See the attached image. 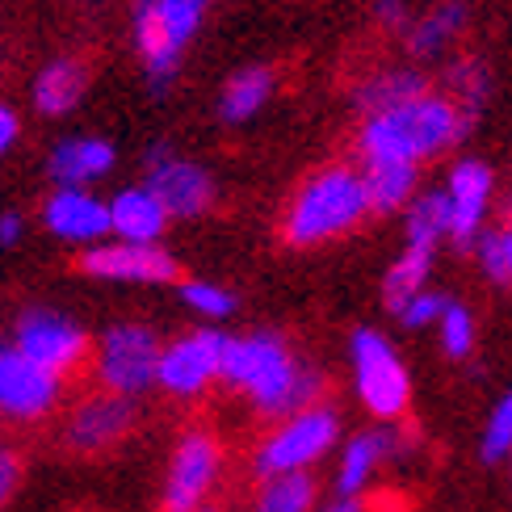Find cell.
Segmentation results:
<instances>
[{
	"mask_svg": "<svg viewBox=\"0 0 512 512\" xmlns=\"http://www.w3.org/2000/svg\"><path fill=\"white\" fill-rule=\"evenodd\" d=\"M219 378L227 387L244 391L265 416H294L303 408H315V399L324 395V378L298 366L286 340L273 332L227 336L219 357Z\"/></svg>",
	"mask_w": 512,
	"mask_h": 512,
	"instance_id": "1",
	"label": "cell"
},
{
	"mask_svg": "<svg viewBox=\"0 0 512 512\" xmlns=\"http://www.w3.org/2000/svg\"><path fill=\"white\" fill-rule=\"evenodd\" d=\"M471 126L462 122L454 97L424 93L399 110L370 114L357 135V152L366 164H420L445 147H454Z\"/></svg>",
	"mask_w": 512,
	"mask_h": 512,
	"instance_id": "2",
	"label": "cell"
},
{
	"mask_svg": "<svg viewBox=\"0 0 512 512\" xmlns=\"http://www.w3.org/2000/svg\"><path fill=\"white\" fill-rule=\"evenodd\" d=\"M366 215H370V202H366L361 173H353L345 164H332L298 189V198L290 202L282 236L294 248H311V244L345 236V231H353Z\"/></svg>",
	"mask_w": 512,
	"mask_h": 512,
	"instance_id": "3",
	"label": "cell"
},
{
	"mask_svg": "<svg viewBox=\"0 0 512 512\" xmlns=\"http://www.w3.org/2000/svg\"><path fill=\"white\" fill-rule=\"evenodd\" d=\"M336 412L332 408H303L294 412L286 424H277V429L265 437V445L256 450V475L261 479H277V475H294V471H307L311 462L324 458L332 445H336Z\"/></svg>",
	"mask_w": 512,
	"mask_h": 512,
	"instance_id": "4",
	"label": "cell"
},
{
	"mask_svg": "<svg viewBox=\"0 0 512 512\" xmlns=\"http://www.w3.org/2000/svg\"><path fill=\"white\" fill-rule=\"evenodd\" d=\"M156 366H160V340L143 324H118L101 336L97 345V382L101 391L135 399L147 387H156Z\"/></svg>",
	"mask_w": 512,
	"mask_h": 512,
	"instance_id": "5",
	"label": "cell"
},
{
	"mask_svg": "<svg viewBox=\"0 0 512 512\" xmlns=\"http://www.w3.org/2000/svg\"><path fill=\"white\" fill-rule=\"evenodd\" d=\"M353 374H357V395L361 403L382 416V420H399L412 403V382L395 349L382 340L378 332L361 328L353 332Z\"/></svg>",
	"mask_w": 512,
	"mask_h": 512,
	"instance_id": "6",
	"label": "cell"
},
{
	"mask_svg": "<svg viewBox=\"0 0 512 512\" xmlns=\"http://www.w3.org/2000/svg\"><path fill=\"white\" fill-rule=\"evenodd\" d=\"M63 395V378L42 370L17 345H0V416L30 424L55 412Z\"/></svg>",
	"mask_w": 512,
	"mask_h": 512,
	"instance_id": "7",
	"label": "cell"
},
{
	"mask_svg": "<svg viewBox=\"0 0 512 512\" xmlns=\"http://www.w3.org/2000/svg\"><path fill=\"white\" fill-rule=\"evenodd\" d=\"M13 345L26 353L30 361H38L42 370H51L59 378H68L84 366V357H89V336H84L68 315L59 311H26L17 319V336Z\"/></svg>",
	"mask_w": 512,
	"mask_h": 512,
	"instance_id": "8",
	"label": "cell"
},
{
	"mask_svg": "<svg viewBox=\"0 0 512 512\" xmlns=\"http://www.w3.org/2000/svg\"><path fill=\"white\" fill-rule=\"evenodd\" d=\"M147 189L156 194L168 219H198L215 202V181H210L206 168L189 160H173L168 147L147 152Z\"/></svg>",
	"mask_w": 512,
	"mask_h": 512,
	"instance_id": "9",
	"label": "cell"
},
{
	"mask_svg": "<svg viewBox=\"0 0 512 512\" xmlns=\"http://www.w3.org/2000/svg\"><path fill=\"white\" fill-rule=\"evenodd\" d=\"M223 340H227V336H219V332H189V336L173 340L168 349H160L156 382H160L168 395H177V399L202 395L210 382L219 378Z\"/></svg>",
	"mask_w": 512,
	"mask_h": 512,
	"instance_id": "10",
	"label": "cell"
},
{
	"mask_svg": "<svg viewBox=\"0 0 512 512\" xmlns=\"http://www.w3.org/2000/svg\"><path fill=\"white\" fill-rule=\"evenodd\" d=\"M219 441L210 433H185L164 483V512H198L219 479Z\"/></svg>",
	"mask_w": 512,
	"mask_h": 512,
	"instance_id": "11",
	"label": "cell"
},
{
	"mask_svg": "<svg viewBox=\"0 0 512 512\" xmlns=\"http://www.w3.org/2000/svg\"><path fill=\"white\" fill-rule=\"evenodd\" d=\"M80 273L101 277V282H143V286H156V282H177V261L156 244H105V248H89L80 252L76 261Z\"/></svg>",
	"mask_w": 512,
	"mask_h": 512,
	"instance_id": "12",
	"label": "cell"
},
{
	"mask_svg": "<svg viewBox=\"0 0 512 512\" xmlns=\"http://www.w3.org/2000/svg\"><path fill=\"white\" fill-rule=\"evenodd\" d=\"M131 424H135L131 399L97 391V395L80 399L72 408L63 441H68V450H76V454H101V450H110V445H118L126 433H131Z\"/></svg>",
	"mask_w": 512,
	"mask_h": 512,
	"instance_id": "13",
	"label": "cell"
},
{
	"mask_svg": "<svg viewBox=\"0 0 512 512\" xmlns=\"http://www.w3.org/2000/svg\"><path fill=\"white\" fill-rule=\"evenodd\" d=\"M487 198H492V173L479 160H462L450 173V189H445V206H450V236L454 244L471 248L483 215H487Z\"/></svg>",
	"mask_w": 512,
	"mask_h": 512,
	"instance_id": "14",
	"label": "cell"
},
{
	"mask_svg": "<svg viewBox=\"0 0 512 512\" xmlns=\"http://www.w3.org/2000/svg\"><path fill=\"white\" fill-rule=\"evenodd\" d=\"M42 223H47L59 240L93 244L110 231V206L93 194H84V189H55L47 206H42Z\"/></svg>",
	"mask_w": 512,
	"mask_h": 512,
	"instance_id": "15",
	"label": "cell"
},
{
	"mask_svg": "<svg viewBox=\"0 0 512 512\" xmlns=\"http://www.w3.org/2000/svg\"><path fill=\"white\" fill-rule=\"evenodd\" d=\"M105 206H110V231L122 244H156L168 227L164 206L156 202V194L147 185L122 189V194Z\"/></svg>",
	"mask_w": 512,
	"mask_h": 512,
	"instance_id": "16",
	"label": "cell"
},
{
	"mask_svg": "<svg viewBox=\"0 0 512 512\" xmlns=\"http://www.w3.org/2000/svg\"><path fill=\"white\" fill-rule=\"evenodd\" d=\"M110 168H114V147L105 139H63L47 160V173L51 181H59V189H84L89 181L110 173Z\"/></svg>",
	"mask_w": 512,
	"mask_h": 512,
	"instance_id": "17",
	"label": "cell"
},
{
	"mask_svg": "<svg viewBox=\"0 0 512 512\" xmlns=\"http://www.w3.org/2000/svg\"><path fill=\"white\" fill-rule=\"evenodd\" d=\"M84 84H89V72H84L76 59L47 63V68L38 72V80H34V105H38V114L59 118V114L76 110V101L84 97Z\"/></svg>",
	"mask_w": 512,
	"mask_h": 512,
	"instance_id": "18",
	"label": "cell"
},
{
	"mask_svg": "<svg viewBox=\"0 0 512 512\" xmlns=\"http://www.w3.org/2000/svg\"><path fill=\"white\" fill-rule=\"evenodd\" d=\"M361 185H366L370 215H391L416 194V164H366Z\"/></svg>",
	"mask_w": 512,
	"mask_h": 512,
	"instance_id": "19",
	"label": "cell"
},
{
	"mask_svg": "<svg viewBox=\"0 0 512 512\" xmlns=\"http://www.w3.org/2000/svg\"><path fill=\"white\" fill-rule=\"evenodd\" d=\"M429 93V84H424L420 72H382L374 80H366L357 89V105L370 114H387V110H399V105H408L416 97Z\"/></svg>",
	"mask_w": 512,
	"mask_h": 512,
	"instance_id": "20",
	"label": "cell"
},
{
	"mask_svg": "<svg viewBox=\"0 0 512 512\" xmlns=\"http://www.w3.org/2000/svg\"><path fill=\"white\" fill-rule=\"evenodd\" d=\"M273 93V72L269 68H244L227 80L223 101H219V114L223 122H248Z\"/></svg>",
	"mask_w": 512,
	"mask_h": 512,
	"instance_id": "21",
	"label": "cell"
},
{
	"mask_svg": "<svg viewBox=\"0 0 512 512\" xmlns=\"http://www.w3.org/2000/svg\"><path fill=\"white\" fill-rule=\"evenodd\" d=\"M429 269H433V248H416V244H412V248L391 265L387 282H382V303H387V307L399 315V307L408 303L412 294L424 290V282H429Z\"/></svg>",
	"mask_w": 512,
	"mask_h": 512,
	"instance_id": "22",
	"label": "cell"
},
{
	"mask_svg": "<svg viewBox=\"0 0 512 512\" xmlns=\"http://www.w3.org/2000/svg\"><path fill=\"white\" fill-rule=\"evenodd\" d=\"M462 21H466V9L458 5V0H450V5H437L429 17H420L416 26H408V51L420 55V59L437 55L441 47H450V38L462 30Z\"/></svg>",
	"mask_w": 512,
	"mask_h": 512,
	"instance_id": "23",
	"label": "cell"
},
{
	"mask_svg": "<svg viewBox=\"0 0 512 512\" xmlns=\"http://www.w3.org/2000/svg\"><path fill=\"white\" fill-rule=\"evenodd\" d=\"M391 450V441L382 437V433H361L349 441V450H345V462H340V496H357L361 487L370 483L374 475V466L382 462V454Z\"/></svg>",
	"mask_w": 512,
	"mask_h": 512,
	"instance_id": "24",
	"label": "cell"
},
{
	"mask_svg": "<svg viewBox=\"0 0 512 512\" xmlns=\"http://www.w3.org/2000/svg\"><path fill=\"white\" fill-rule=\"evenodd\" d=\"M311 504H315V479L307 471H294L269 479L252 512H311Z\"/></svg>",
	"mask_w": 512,
	"mask_h": 512,
	"instance_id": "25",
	"label": "cell"
},
{
	"mask_svg": "<svg viewBox=\"0 0 512 512\" xmlns=\"http://www.w3.org/2000/svg\"><path fill=\"white\" fill-rule=\"evenodd\" d=\"M441 236H450V206L445 194H424L408 206V240L416 248H437Z\"/></svg>",
	"mask_w": 512,
	"mask_h": 512,
	"instance_id": "26",
	"label": "cell"
},
{
	"mask_svg": "<svg viewBox=\"0 0 512 512\" xmlns=\"http://www.w3.org/2000/svg\"><path fill=\"white\" fill-rule=\"evenodd\" d=\"M210 0H152V9L160 17V30L168 34L177 51H185V42L194 38V30L202 26V13H206Z\"/></svg>",
	"mask_w": 512,
	"mask_h": 512,
	"instance_id": "27",
	"label": "cell"
},
{
	"mask_svg": "<svg viewBox=\"0 0 512 512\" xmlns=\"http://www.w3.org/2000/svg\"><path fill=\"white\" fill-rule=\"evenodd\" d=\"M450 89L458 93V114H462V122L471 126L475 122V114H479V105H483V97H487V72H483V63H475V59H462L458 68L450 72Z\"/></svg>",
	"mask_w": 512,
	"mask_h": 512,
	"instance_id": "28",
	"label": "cell"
},
{
	"mask_svg": "<svg viewBox=\"0 0 512 512\" xmlns=\"http://www.w3.org/2000/svg\"><path fill=\"white\" fill-rule=\"evenodd\" d=\"M437 319H441V345H445V353H450V357H466V353H471L475 328H471V315H466V307L445 303Z\"/></svg>",
	"mask_w": 512,
	"mask_h": 512,
	"instance_id": "29",
	"label": "cell"
},
{
	"mask_svg": "<svg viewBox=\"0 0 512 512\" xmlns=\"http://www.w3.org/2000/svg\"><path fill=\"white\" fill-rule=\"evenodd\" d=\"M504 454H512V391L500 399V408L487 420V433H483V458L487 462H500Z\"/></svg>",
	"mask_w": 512,
	"mask_h": 512,
	"instance_id": "30",
	"label": "cell"
},
{
	"mask_svg": "<svg viewBox=\"0 0 512 512\" xmlns=\"http://www.w3.org/2000/svg\"><path fill=\"white\" fill-rule=\"evenodd\" d=\"M181 298L189 307H194L198 315H231L236 311V294H227L223 286H215V282H185V290H181Z\"/></svg>",
	"mask_w": 512,
	"mask_h": 512,
	"instance_id": "31",
	"label": "cell"
},
{
	"mask_svg": "<svg viewBox=\"0 0 512 512\" xmlns=\"http://www.w3.org/2000/svg\"><path fill=\"white\" fill-rule=\"evenodd\" d=\"M441 307H445V298H437V294H429V290H420V294H412L408 303L399 307V319L408 328H424V324H433V319L441 315Z\"/></svg>",
	"mask_w": 512,
	"mask_h": 512,
	"instance_id": "32",
	"label": "cell"
},
{
	"mask_svg": "<svg viewBox=\"0 0 512 512\" xmlns=\"http://www.w3.org/2000/svg\"><path fill=\"white\" fill-rule=\"evenodd\" d=\"M475 252H479V265L496 277V282H508V269H504V244H500V231H479L475 236V244H471Z\"/></svg>",
	"mask_w": 512,
	"mask_h": 512,
	"instance_id": "33",
	"label": "cell"
},
{
	"mask_svg": "<svg viewBox=\"0 0 512 512\" xmlns=\"http://www.w3.org/2000/svg\"><path fill=\"white\" fill-rule=\"evenodd\" d=\"M17 483H21V458H17L13 445L0 441V508H5V504L13 500Z\"/></svg>",
	"mask_w": 512,
	"mask_h": 512,
	"instance_id": "34",
	"label": "cell"
},
{
	"mask_svg": "<svg viewBox=\"0 0 512 512\" xmlns=\"http://www.w3.org/2000/svg\"><path fill=\"white\" fill-rule=\"evenodd\" d=\"M374 17H378L387 30H408V9H403V0H378Z\"/></svg>",
	"mask_w": 512,
	"mask_h": 512,
	"instance_id": "35",
	"label": "cell"
},
{
	"mask_svg": "<svg viewBox=\"0 0 512 512\" xmlns=\"http://www.w3.org/2000/svg\"><path fill=\"white\" fill-rule=\"evenodd\" d=\"M13 139H17V114L9 110V105H0V156L13 147Z\"/></svg>",
	"mask_w": 512,
	"mask_h": 512,
	"instance_id": "36",
	"label": "cell"
},
{
	"mask_svg": "<svg viewBox=\"0 0 512 512\" xmlns=\"http://www.w3.org/2000/svg\"><path fill=\"white\" fill-rule=\"evenodd\" d=\"M21 240V219L17 215H0V248H13Z\"/></svg>",
	"mask_w": 512,
	"mask_h": 512,
	"instance_id": "37",
	"label": "cell"
},
{
	"mask_svg": "<svg viewBox=\"0 0 512 512\" xmlns=\"http://www.w3.org/2000/svg\"><path fill=\"white\" fill-rule=\"evenodd\" d=\"M500 244H504V269H508V282H512V227L500 231Z\"/></svg>",
	"mask_w": 512,
	"mask_h": 512,
	"instance_id": "38",
	"label": "cell"
},
{
	"mask_svg": "<svg viewBox=\"0 0 512 512\" xmlns=\"http://www.w3.org/2000/svg\"><path fill=\"white\" fill-rule=\"evenodd\" d=\"M328 512H361V504H357V496H340Z\"/></svg>",
	"mask_w": 512,
	"mask_h": 512,
	"instance_id": "39",
	"label": "cell"
},
{
	"mask_svg": "<svg viewBox=\"0 0 512 512\" xmlns=\"http://www.w3.org/2000/svg\"><path fill=\"white\" fill-rule=\"evenodd\" d=\"M508 227H512V198H508Z\"/></svg>",
	"mask_w": 512,
	"mask_h": 512,
	"instance_id": "40",
	"label": "cell"
},
{
	"mask_svg": "<svg viewBox=\"0 0 512 512\" xmlns=\"http://www.w3.org/2000/svg\"><path fill=\"white\" fill-rule=\"evenodd\" d=\"M198 512H215V508H198Z\"/></svg>",
	"mask_w": 512,
	"mask_h": 512,
	"instance_id": "41",
	"label": "cell"
}]
</instances>
